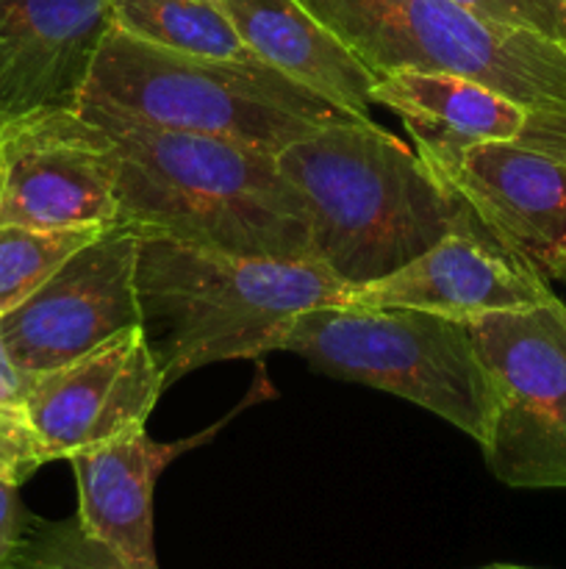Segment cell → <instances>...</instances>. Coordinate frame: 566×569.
I'll return each instance as SVG.
<instances>
[{"mask_svg":"<svg viewBox=\"0 0 566 569\" xmlns=\"http://www.w3.org/2000/svg\"><path fill=\"white\" fill-rule=\"evenodd\" d=\"M78 111L111 137L117 226L233 256L314 261L309 211L275 153Z\"/></svg>","mask_w":566,"mask_h":569,"instance_id":"6da1fadb","label":"cell"},{"mask_svg":"<svg viewBox=\"0 0 566 569\" xmlns=\"http://www.w3.org/2000/svg\"><path fill=\"white\" fill-rule=\"evenodd\" d=\"M309 211L314 261L347 287L377 281L469 217L453 187L377 122L322 126L277 153Z\"/></svg>","mask_w":566,"mask_h":569,"instance_id":"7a4b0ae2","label":"cell"},{"mask_svg":"<svg viewBox=\"0 0 566 569\" xmlns=\"http://www.w3.org/2000/svg\"><path fill=\"white\" fill-rule=\"evenodd\" d=\"M137 278L144 326L166 328L153 342L166 387L216 361L281 350L300 315L342 306L347 292L320 261L233 256L159 237L139 244Z\"/></svg>","mask_w":566,"mask_h":569,"instance_id":"3957f363","label":"cell"},{"mask_svg":"<svg viewBox=\"0 0 566 569\" xmlns=\"http://www.w3.org/2000/svg\"><path fill=\"white\" fill-rule=\"evenodd\" d=\"M78 106L275 156L316 128L358 122L286 76H261L178 53L117 26L100 44Z\"/></svg>","mask_w":566,"mask_h":569,"instance_id":"277c9868","label":"cell"},{"mask_svg":"<svg viewBox=\"0 0 566 569\" xmlns=\"http://www.w3.org/2000/svg\"><path fill=\"white\" fill-rule=\"evenodd\" d=\"M311 370L422 406L486 445L499 395L466 320L420 309L322 306L294 320L283 348Z\"/></svg>","mask_w":566,"mask_h":569,"instance_id":"5b68a950","label":"cell"},{"mask_svg":"<svg viewBox=\"0 0 566 569\" xmlns=\"http://www.w3.org/2000/svg\"><path fill=\"white\" fill-rule=\"evenodd\" d=\"M377 76L449 72L566 120V42L488 20L455 0H300Z\"/></svg>","mask_w":566,"mask_h":569,"instance_id":"8992f818","label":"cell"},{"mask_svg":"<svg viewBox=\"0 0 566 569\" xmlns=\"http://www.w3.org/2000/svg\"><path fill=\"white\" fill-rule=\"evenodd\" d=\"M466 326L499 395L488 470L514 489H566V306L553 295Z\"/></svg>","mask_w":566,"mask_h":569,"instance_id":"52a82bcc","label":"cell"},{"mask_svg":"<svg viewBox=\"0 0 566 569\" xmlns=\"http://www.w3.org/2000/svg\"><path fill=\"white\" fill-rule=\"evenodd\" d=\"M139 244L131 228H105L26 303L0 317V342L11 365L26 376L59 370L144 326Z\"/></svg>","mask_w":566,"mask_h":569,"instance_id":"ba28073f","label":"cell"},{"mask_svg":"<svg viewBox=\"0 0 566 569\" xmlns=\"http://www.w3.org/2000/svg\"><path fill=\"white\" fill-rule=\"evenodd\" d=\"M0 226H117L111 137L78 109H55L0 126Z\"/></svg>","mask_w":566,"mask_h":569,"instance_id":"9c48e42d","label":"cell"},{"mask_svg":"<svg viewBox=\"0 0 566 569\" xmlns=\"http://www.w3.org/2000/svg\"><path fill=\"white\" fill-rule=\"evenodd\" d=\"M166 389L148 326L120 333L94 353L31 376L28 420L50 461L144 431Z\"/></svg>","mask_w":566,"mask_h":569,"instance_id":"30bf717a","label":"cell"},{"mask_svg":"<svg viewBox=\"0 0 566 569\" xmlns=\"http://www.w3.org/2000/svg\"><path fill=\"white\" fill-rule=\"evenodd\" d=\"M449 187L527 270L566 283V150L527 139L477 144Z\"/></svg>","mask_w":566,"mask_h":569,"instance_id":"8fae6325","label":"cell"},{"mask_svg":"<svg viewBox=\"0 0 566 569\" xmlns=\"http://www.w3.org/2000/svg\"><path fill=\"white\" fill-rule=\"evenodd\" d=\"M117 0H0V126L75 109Z\"/></svg>","mask_w":566,"mask_h":569,"instance_id":"7c38bea8","label":"cell"},{"mask_svg":"<svg viewBox=\"0 0 566 569\" xmlns=\"http://www.w3.org/2000/svg\"><path fill=\"white\" fill-rule=\"evenodd\" d=\"M544 278L527 270L472 214L400 270L347 287L342 306L420 309L469 320L488 311L530 309L553 298Z\"/></svg>","mask_w":566,"mask_h":569,"instance_id":"4fadbf2b","label":"cell"},{"mask_svg":"<svg viewBox=\"0 0 566 569\" xmlns=\"http://www.w3.org/2000/svg\"><path fill=\"white\" fill-rule=\"evenodd\" d=\"M372 103L403 120L416 156L447 187L477 144L533 139L544 128L566 122L544 120L497 89L449 72H383L372 87Z\"/></svg>","mask_w":566,"mask_h":569,"instance_id":"5bb4252c","label":"cell"},{"mask_svg":"<svg viewBox=\"0 0 566 569\" xmlns=\"http://www.w3.org/2000/svg\"><path fill=\"white\" fill-rule=\"evenodd\" d=\"M198 439L161 445L148 431H137L67 459L75 472L78 522L125 569H159L153 545L155 481Z\"/></svg>","mask_w":566,"mask_h":569,"instance_id":"9a60e30c","label":"cell"},{"mask_svg":"<svg viewBox=\"0 0 566 569\" xmlns=\"http://www.w3.org/2000/svg\"><path fill=\"white\" fill-rule=\"evenodd\" d=\"M244 42L281 76L358 122L372 120L375 72L300 0H220Z\"/></svg>","mask_w":566,"mask_h":569,"instance_id":"2e32d148","label":"cell"},{"mask_svg":"<svg viewBox=\"0 0 566 569\" xmlns=\"http://www.w3.org/2000/svg\"><path fill=\"white\" fill-rule=\"evenodd\" d=\"M114 26L178 53L281 76L244 42L220 0H117Z\"/></svg>","mask_w":566,"mask_h":569,"instance_id":"e0dca14e","label":"cell"},{"mask_svg":"<svg viewBox=\"0 0 566 569\" xmlns=\"http://www.w3.org/2000/svg\"><path fill=\"white\" fill-rule=\"evenodd\" d=\"M111 226L26 228L0 226V317L26 303L50 281L70 256L87 248Z\"/></svg>","mask_w":566,"mask_h":569,"instance_id":"ac0fdd59","label":"cell"},{"mask_svg":"<svg viewBox=\"0 0 566 569\" xmlns=\"http://www.w3.org/2000/svg\"><path fill=\"white\" fill-rule=\"evenodd\" d=\"M31 376L17 370L0 342V481L20 487L48 465L42 442L28 420L26 395Z\"/></svg>","mask_w":566,"mask_h":569,"instance_id":"d6986e66","label":"cell"},{"mask_svg":"<svg viewBox=\"0 0 566 569\" xmlns=\"http://www.w3.org/2000/svg\"><path fill=\"white\" fill-rule=\"evenodd\" d=\"M9 569H125L114 553L94 542L78 517L44 522L31 517Z\"/></svg>","mask_w":566,"mask_h":569,"instance_id":"ffe728a7","label":"cell"},{"mask_svg":"<svg viewBox=\"0 0 566 569\" xmlns=\"http://www.w3.org/2000/svg\"><path fill=\"white\" fill-rule=\"evenodd\" d=\"M488 20L566 42V0H455Z\"/></svg>","mask_w":566,"mask_h":569,"instance_id":"44dd1931","label":"cell"},{"mask_svg":"<svg viewBox=\"0 0 566 569\" xmlns=\"http://www.w3.org/2000/svg\"><path fill=\"white\" fill-rule=\"evenodd\" d=\"M17 489L20 487L0 481V569H9L14 561L22 537L28 531V522H31V515L22 509Z\"/></svg>","mask_w":566,"mask_h":569,"instance_id":"7402d4cb","label":"cell"},{"mask_svg":"<svg viewBox=\"0 0 566 569\" xmlns=\"http://www.w3.org/2000/svg\"><path fill=\"white\" fill-rule=\"evenodd\" d=\"M481 569H533V567H516V565H488V567H481Z\"/></svg>","mask_w":566,"mask_h":569,"instance_id":"603a6c76","label":"cell"},{"mask_svg":"<svg viewBox=\"0 0 566 569\" xmlns=\"http://www.w3.org/2000/svg\"><path fill=\"white\" fill-rule=\"evenodd\" d=\"M0 183H3V142H0Z\"/></svg>","mask_w":566,"mask_h":569,"instance_id":"cb8c5ba5","label":"cell"}]
</instances>
